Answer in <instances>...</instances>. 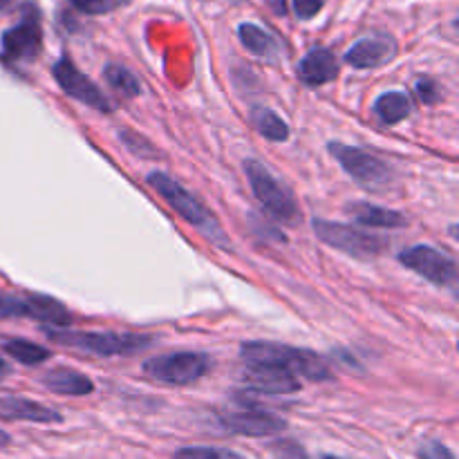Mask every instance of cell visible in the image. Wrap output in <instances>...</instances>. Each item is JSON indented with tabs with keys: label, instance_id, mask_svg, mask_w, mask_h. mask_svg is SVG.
I'll list each match as a JSON object with an SVG mask.
<instances>
[{
	"label": "cell",
	"instance_id": "obj_27",
	"mask_svg": "<svg viewBox=\"0 0 459 459\" xmlns=\"http://www.w3.org/2000/svg\"><path fill=\"white\" fill-rule=\"evenodd\" d=\"M121 139H124V143L130 148V151L134 152V155H139V157L157 155V151L151 146V143L146 142V139L137 137V134L128 133V130H121Z\"/></svg>",
	"mask_w": 459,
	"mask_h": 459
},
{
	"label": "cell",
	"instance_id": "obj_14",
	"mask_svg": "<svg viewBox=\"0 0 459 459\" xmlns=\"http://www.w3.org/2000/svg\"><path fill=\"white\" fill-rule=\"evenodd\" d=\"M242 384L255 394H291L300 390V381L296 377L263 366H247V370L242 372Z\"/></svg>",
	"mask_w": 459,
	"mask_h": 459
},
{
	"label": "cell",
	"instance_id": "obj_33",
	"mask_svg": "<svg viewBox=\"0 0 459 459\" xmlns=\"http://www.w3.org/2000/svg\"><path fill=\"white\" fill-rule=\"evenodd\" d=\"M12 3L13 0H0V12H3V9H7Z\"/></svg>",
	"mask_w": 459,
	"mask_h": 459
},
{
	"label": "cell",
	"instance_id": "obj_12",
	"mask_svg": "<svg viewBox=\"0 0 459 459\" xmlns=\"http://www.w3.org/2000/svg\"><path fill=\"white\" fill-rule=\"evenodd\" d=\"M52 74L67 97H72L74 101L83 103V106L94 108V110L112 112L110 99H108L106 94L99 90V85L94 83L90 76H85L83 72H81L79 67L72 63V58L67 56V54H63V56L54 63Z\"/></svg>",
	"mask_w": 459,
	"mask_h": 459
},
{
	"label": "cell",
	"instance_id": "obj_23",
	"mask_svg": "<svg viewBox=\"0 0 459 459\" xmlns=\"http://www.w3.org/2000/svg\"><path fill=\"white\" fill-rule=\"evenodd\" d=\"M103 76L110 83V88H115L121 97H137L142 94V83H139L137 76L124 65H117V63H108L106 70H103Z\"/></svg>",
	"mask_w": 459,
	"mask_h": 459
},
{
	"label": "cell",
	"instance_id": "obj_2",
	"mask_svg": "<svg viewBox=\"0 0 459 459\" xmlns=\"http://www.w3.org/2000/svg\"><path fill=\"white\" fill-rule=\"evenodd\" d=\"M49 341L65 348L90 352L94 357H133L155 343L151 334H133V332H79L65 327L45 330Z\"/></svg>",
	"mask_w": 459,
	"mask_h": 459
},
{
	"label": "cell",
	"instance_id": "obj_28",
	"mask_svg": "<svg viewBox=\"0 0 459 459\" xmlns=\"http://www.w3.org/2000/svg\"><path fill=\"white\" fill-rule=\"evenodd\" d=\"M420 459H455L453 451L448 446H444L442 442H426L420 446V453H417Z\"/></svg>",
	"mask_w": 459,
	"mask_h": 459
},
{
	"label": "cell",
	"instance_id": "obj_31",
	"mask_svg": "<svg viewBox=\"0 0 459 459\" xmlns=\"http://www.w3.org/2000/svg\"><path fill=\"white\" fill-rule=\"evenodd\" d=\"M9 372H12V368H9V363H7V361H4V359H3V357H0V381H3V379H4V377H7V375H9Z\"/></svg>",
	"mask_w": 459,
	"mask_h": 459
},
{
	"label": "cell",
	"instance_id": "obj_6",
	"mask_svg": "<svg viewBox=\"0 0 459 459\" xmlns=\"http://www.w3.org/2000/svg\"><path fill=\"white\" fill-rule=\"evenodd\" d=\"M314 233L321 242L359 260L377 258L388 247L385 238L377 236V233L361 231V229L350 227V224L330 222V220H314Z\"/></svg>",
	"mask_w": 459,
	"mask_h": 459
},
{
	"label": "cell",
	"instance_id": "obj_19",
	"mask_svg": "<svg viewBox=\"0 0 459 459\" xmlns=\"http://www.w3.org/2000/svg\"><path fill=\"white\" fill-rule=\"evenodd\" d=\"M412 112V101L406 92H399V90H393V92L381 94L375 101V115L381 124L394 126L399 121L406 119Z\"/></svg>",
	"mask_w": 459,
	"mask_h": 459
},
{
	"label": "cell",
	"instance_id": "obj_22",
	"mask_svg": "<svg viewBox=\"0 0 459 459\" xmlns=\"http://www.w3.org/2000/svg\"><path fill=\"white\" fill-rule=\"evenodd\" d=\"M0 348H3L9 357L16 359L18 363H22V366H39V363H45L52 357L43 345L31 343V341L25 339H4L3 343H0Z\"/></svg>",
	"mask_w": 459,
	"mask_h": 459
},
{
	"label": "cell",
	"instance_id": "obj_24",
	"mask_svg": "<svg viewBox=\"0 0 459 459\" xmlns=\"http://www.w3.org/2000/svg\"><path fill=\"white\" fill-rule=\"evenodd\" d=\"M173 459H245L240 453L231 451V448L220 446H186L179 448Z\"/></svg>",
	"mask_w": 459,
	"mask_h": 459
},
{
	"label": "cell",
	"instance_id": "obj_8",
	"mask_svg": "<svg viewBox=\"0 0 459 459\" xmlns=\"http://www.w3.org/2000/svg\"><path fill=\"white\" fill-rule=\"evenodd\" d=\"M43 48V27H40V16L34 4H25L21 21L9 27L0 39V49L7 63H30L34 61Z\"/></svg>",
	"mask_w": 459,
	"mask_h": 459
},
{
	"label": "cell",
	"instance_id": "obj_18",
	"mask_svg": "<svg viewBox=\"0 0 459 459\" xmlns=\"http://www.w3.org/2000/svg\"><path fill=\"white\" fill-rule=\"evenodd\" d=\"M348 211L359 224L370 229H399L408 224V218L399 211L370 204V202H354L348 206Z\"/></svg>",
	"mask_w": 459,
	"mask_h": 459
},
{
	"label": "cell",
	"instance_id": "obj_13",
	"mask_svg": "<svg viewBox=\"0 0 459 459\" xmlns=\"http://www.w3.org/2000/svg\"><path fill=\"white\" fill-rule=\"evenodd\" d=\"M397 40L388 34H375L366 36V39L357 40L352 48L345 52V63L352 65L354 70H372V67H381L385 63L393 61L397 56Z\"/></svg>",
	"mask_w": 459,
	"mask_h": 459
},
{
	"label": "cell",
	"instance_id": "obj_7",
	"mask_svg": "<svg viewBox=\"0 0 459 459\" xmlns=\"http://www.w3.org/2000/svg\"><path fill=\"white\" fill-rule=\"evenodd\" d=\"M327 151L332 152L336 161L341 164V169L350 175L357 184H361L363 188H384L388 186L390 179H393V169L385 164L384 160H379L372 152L363 151L359 146H348V143L341 142H330L327 143Z\"/></svg>",
	"mask_w": 459,
	"mask_h": 459
},
{
	"label": "cell",
	"instance_id": "obj_20",
	"mask_svg": "<svg viewBox=\"0 0 459 459\" xmlns=\"http://www.w3.org/2000/svg\"><path fill=\"white\" fill-rule=\"evenodd\" d=\"M238 36H240V43L249 49L254 56L260 58H273L278 52V45L273 40V36L269 31H264L263 27L254 25V22H242L238 27Z\"/></svg>",
	"mask_w": 459,
	"mask_h": 459
},
{
	"label": "cell",
	"instance_id": "obj_4",
	"mask_svg": "<svg viewBox=\"0 0 459 459\" xmlns=\"http://www.w3.org/2000/svg\"><path fill=\"white\" fill-rule=\"evenodd\" d=\"M245 175L249 178V186L254 191L255 200L263 204L272 218L281 220L285 224L299 222L300 211L294 195L282 182H278L264 164L258 160H245Z\"/></svg>",
	"mask_w": 459,
	"mask_h": 459
},
{
	"label": "cell",
	"instance_id": "obj_21",
	"mask_svg": "<svg viewBox=\"0 0 459 459\" xmlns=\"http://www.w3.org/2000/svg\"><path fill=\"white\" fill-rule=\"evenodd\" d=\"M251 124L269 142H287L290 137V126L285 124V119H281V115L264 106L251 110Z\"/></svg>",
	"mask_w": 459,
	"mask_h": 459
},
{
	"label": "cell",
	"instance_id": "obj_30",
	"mask_svg": "<svg viewBox=\"0 0 459 459\" xmlns=\"http://www.w3.org/2000/svg\"><path fill=\"white\" fill-rule=\"evenodd\" d=\"M291 3H294V12L300 21H312L323 9L325 0H291Z\"/></svg>",
	"mask_w": 459,
	"mask_h": 459
},
{
	"label": "cell",
	"instance_id": "obj_11",
	"mask_svg": "<svg viewBox=\"0 0 459 459\" xmlns=\"http://www.w3.org/2000/svg\"><path fill=\"white\" fill-rule=\"evenodd\" d=\"M399 263L411 269V272H415L417 276L433 282V285L448 287L457 281V263L448 254L435 249V247H408L399 254Z\"/></svg>",
	"mask_w": 459,
	"mask_h": 459
},
{
	"label": "cell",
	"instance_id": "obj_17",
	"mask_svg": "<svg viewBox=\"0 0 459 459\" xmlns=\"http://www.w3.org/2000/svg\"><path fill=\"white\" fill-rule=\"evenodd\" d=\"M40 384L54 394H67V397H83L94 390L92 379L88 375L72 368H56L40 377Z\"/></svg>",
	"mask_w": 459,
	"mask_h": 459
},
{
	"label": "cell",
	"instance_id": "obj_26",
	"mask_svg": "<svg viewBox=\"0 0 459 459\" xmlns=\"http://www.w3.org/2000/svg\"><path fill=\"white\" fill-rule=\"evenodd\" d=\"M272 453L276 459H309L305 448L300 444L291 442V439H281V442L272 444Z\"/></svg>",
	"mask_w": 459,
	"mask_h": 459
},
{
	"label": "cell",
	"instance_id": "obj_15",
	"mask_svg": "<svg viewBox=\"0 0 459 459\" xmlns=\"http://www.w3.org/2000/svg\"><path fill=\"white\" fill-rule=\"evenodd\" d=\"M296 74H299V79L305 85L318 88V85H325L336 79V74H339V61H336L334 54L327 48H314L300 58L299 67H296Z\"/></svg>",
	"mask_w": 459,
	"mask_h": 459
},
{
	"label": "cell",
	"instance_id": "obj_32",
	"mask_svg": "<svg viewBox=\"0 0 459 459\" xmlns=\"http://www.w3.org/2000/svg\"><path fill=\"white\" fill-rule=\"evenodd\" d=\"M9 444H12V437H9L4 430H0V451H3V448H7Z\"/></svg>",
	"mask_w": 459,
	"mask_h": 459
},
{
	"label": "cell",
	"instance_id": "obj_16",
	"mask_svg": "<svg viewBox=\"0 0 459 459\" xmlns=\"http://www.w3.org/2000/svg\"><path fill=\"white\" fill-rule=\"evenodd\" d=\"M0 420L31 421V424H58L61 412L25 397H0Z\"/></svg>",
	"mask_w": 459,
	"mask_h": 459
},
{
	"label": "cell",
	"instance_id": "obj_3",
	"mask_svg": "<svg viewBox=\"0 0 459 459\" xmlns=\"http://www.w3.org/2000/svg\"><path fill=\"white\" fill-rule=\"evenodd\" d=\"M146 184L151 188H155V191L160 193V195L164 197L175 211H178L179 218L186 220L188 224H193V227H195L202 236L209 238L213 245L227 249L229 240L227 236H224L220 222L215 220V215L211 213V211L206 209V206L202 204L191 191H186L178 179L170 178L169 173H161V170H152V173L146 178Z\"/></svg>",
	"mask_w": 459,
	"mask_h": 459
},
{
	"label": "cell",
	"instance_id": "obj_9",
	"mask_svg": "<svg viewBox=\"0 0 459 459\" xmlns=\"http://www.w3.org/2000/svg\"><path fill=\"white\" fill-rule=\"evenodd\" d=\"M238 402H240L238 411H227L220 415V426L227 433L245 435V437H272L287 429V421L276 412L258 408L242 397H238Z\"/></svg>",
	"mask_w": 459,
	"mask_h": 459
},
{
	"label": "cell",
	"instance_id": "obj_1",
	"mask_svg": "<svg viewBox=\"0 0 459 459\" xmlns=\"http://www.w3.org/2000/svg\"><path fill=\"white\" fill-rule=\"evenodd\" d=\"M240 357L247 366L276 368L291 377H305L309 381H332V368L321 354L312 350L291 348L282 343H269V341H249L240 345Z\"/></svg>",
	"mask_w": 459,
	"mask_h": 459
},
{
	"label": "cell",
	"instance_id": "obj_29",
	"mask_svg": "<svg viewBox=\"0 0 459 459\" xmlns=\"http://www.w3.org/2000/svg\"><path fill=\"white\" fill-rule=\"evenodd\" d=\"M417 94H420V99L424 103H429V106H433V103H437L439 99H442V92H439V85L435 83L433 79H420L415 85Z\"/></svg>",
	"mask_w": 459,
	"mask_h": 459
},
{
	"label": "cell",
	"instance_id": "obj_25",
	"mask_svg": "<svg viewBox=\"0 0 459 459\" xmlns=\"http://www.w3.org/2000/svg\"><path fill=\"white\" fill-rule=\"evenodd\" d=\"M76 12L88 13V16H101V13L112 12L121 4V0H67Z\"/></svg>",
	"mask_w": 459,
	"mask_h": 459
},
{
	"label": "cell",
	"instance_id": "obj_10",
	"mask_svg": "<svg viewBox=\"0 0 459 459\" xmlns=\"http://www.w3.org/2000/svg\"><path fill=\"white\" fill-rule=\"evenodd\" d=\"M7 318H34V321L63 327L70 323V312L65 305L49 296H16L0 291V321H7Z\"/></svg>",
	"mask_w": 459,
	"mask_h": 459
},
{
	"label": "cell",
	"instance_id": "obj_34",
	"mask_svg": "<svg viewBox=\"0 0 459 459\" xmlns=\"http://www.w3.org/2000/svg\"><path fill=\"white\" fill-rule=\"evenodd\" d=\"M321 459H343V457H334V455H325V457H321Z\"/></svg>",
	"mask_w": 459,
	"mask_h": 459
},
{
	"label": "cell",
	"instance_id": "obj_5",
	"mask_svg": "<svg viewBox=\"0 0 459 459\" xmlns=\"http://www.w3.org/2000/svg\"><path fill=\"white\" fill-rule=\"evenodd\" d=\"M213 370V359L204 352L160 354L143 363V372L151 379L166 385H188L200 381Z\"/></svg>",
	"mask_w": 459,
	"mask_h": 459
}]
</instances>
